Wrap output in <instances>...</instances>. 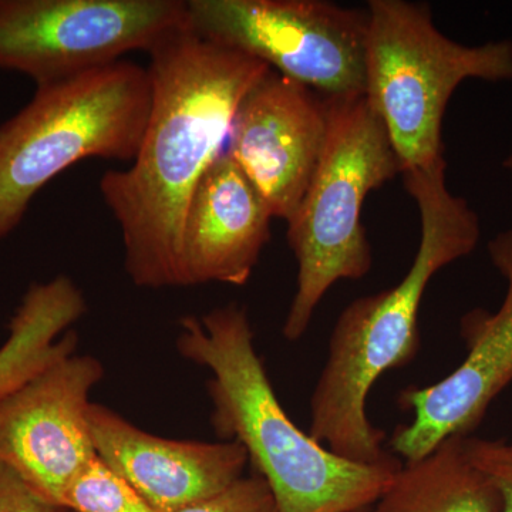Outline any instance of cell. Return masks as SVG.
Listing matches in <instances>:
<instances>
[{"mask_svg":"<svg viewBox=\"0 0 512 512\" xmlns=\"http://www.w3.org/2000/svg\"><path fill=\"white\" fill-rule=\"evenodd\" d=\"M446 168L444 163L402 174L420 212L413 264L399 285L343 309L312 393L309 434L356 463L376 464L393 456L384 450L383 431L367 417V397L383 373L409 365L419 353V311L433 276L470 255L480 241V218L448 190Z\"/></svg>","mask_w":512,"mask_h":512,"instance_id":"2","label":"cell"},{"mask_svg":"<svg viewBox=\"0 0 512 512\" xmlns=\"http://www.w3.org/2000/svg\"><path fill=\"white\" fill-rule=\"evenodd\" d=\"M148 55L151 104L140 148L131 167L101 175L99 188L119 225L133 284L183 288L181 245L192 194L224 153L239 104L271 69L190 26Z\"/></svg>","mask_w":512,"mask_h":512,"instance_id":"1","label":"cell"},{"mask_svg":"<svg viewBox=\"0 0 512 512\" xmlns=\"http://www.w3.org/2000/svg\"><path fill=\"white\" fill-rule=\"evenodd\" d=\"M89 424L97 457L156 512H175L221 493L249 463L237 441L164 439L101 404L90 406Z\"/></svg>","mask_w":512,"mask_h":512,"instance_id":"12","label":"cell"},{"mask_svg":"<svg viewBox=\"0 0 512 512\" xmlns=\"http://www.w3.org/2000/svg\"><path fill=\"white\" fill-rule=\"evenodd\" d=\"M467 437H448L429 456L403 463L372 512H500V490L471 460Z\"/></svg>","mask_w":512,"mask_h":512,"instance_id":"14","label":"cell"},{"mask_svg":"<svg viewBox=\"0 0 512 512\" xmlns=\"http://www.w3.org/2000/svg\"><path fill=\"white\" fill-rule=\"evenodd\" d=\"M77 309L64 293L36 285L23 296L0 348V397L6 396L53 365L73 355L79 338L69 330Z\"/></svg>","mask_w":512,"mask_h":512,"instance_id":"15","label":"cell"},{"mask_svg":"<svg viewBox=\"0 0 512 512\" xmlns=\"http://www.w3.org/2000/svg\"><path fill=\"white\" fill-rule=\"evenodd\" d=\"M150 104L147 69L130 60L36 87L33 99L0 124V241L67 168L93 157L133 161Z\"/></svg>","mask_w":512,"mask_h":512,"instance_id":"4","label":"cell"},{"mask_svg":"<svg viewBox=\"0 0 512 512\" xmlns=\"http://www.w3.org/2000/svg\"><path fill=\"white\" fill-rule=\"evenodd\" d=\"M175 512H279L274 494L258 474L239 480L205 500Z\"/></svg>","mask_w":512,"mask_h":512,"instance_id":"17","label":"cell"},{"mask_svg":"<svg viewBox=\"0 0 512 512\" xmlns=\"http://www.w3.org/2000/svg\"><path fill=\"white\" fill-rule=\"evenodd\" d=\"M63 507L72 512H156L99 457L74 478Z\"/></svg>","mask_w":512,"mask_h":512,"instance_id":"16","label":"cell"},{"mask_svg":"<svg viewBox=\"0 0 512 512\" xmlns=\"http://www.w3.org/2000/svg\"><path fill=\"white\" fill-rule=\"evenodd\" d=\"M178 352L211 372V423L245 448L279 512H359L373 507L403 466L396 456L363 464L333 453L296 426L255 350L254 330L237 303L180 322Z\"/></svg>","mask_w":512,"mask_h":512,"instance_id":"3","label":"cell"},{"mask_svg":"<svg viewBox=\"0 0 512 512\" xmlns=\"http://www.w3.org/2000/svg\"><path fill=\"white\" fill-rule=\"evenodd\" d=\"M188 26L328 99L365 96L369 13L322 0H190Z\"/></svg>","mask_w":512,"mask_h":512,"instance_id":"7","label":"cell"},{"mask_svg":"<svg viewBox=\"0 0 512 512\" xmlns=\"http://www.w3.org/2000/svg\"><path fill=\"white\" fill-rule=\"evenodd\" d=\"M365 96L402 174L446 163L443 120L464 80H512V40L464 46L434 25L426 3L370 0Z\"/></svg>","mask_w":512,"mask_h":512,"instance_id":"5","label":"cell"},{"mask_svg":"<svg viewBox=\"0 0 512 512\" xmlns=\"http://www.w3.org/2000/svg\"><path fill=\"white\" fill-rule=\"evenodd\" d=\"M402 174L382 119L366 96L330 99L325 153L298 210L288 242L298 279L284 322V338L296 342L311 325L323 296L342 279H362L372 268V248L362 224L370 191Z\"/></svg>","mask_w":512,"mask_h":512,"instance_id":"6","label":"cell"},{"mask_svg":"<svg viewBox=\"0 0 512 512\" xmlns=\"http://www.w3.org/2000/svg\"><path fill=\"white\" fill-rule=\"evenodd\" d=\"M503 167L505 168V170L512 171V154L505 158V160L503 161Z\"/></svg>","mask_w":512,"mask_h":512,"instance_id":"20","label":"cell"},{"mask_svg":"<svg viewBox=\"0 0 512 512\" xmlns=\"http://www.w3.org/2000/svg\"><path fill=\"white\" fill-rule=\"evenodd\" d=\"M487 251L507 281L503 305L494 313L476 309L464 315L468 355L451 375L400 393L399 406L412 412L413 420L396 427L390 448L404 463L429 456L448 437L470 436L512 382V228L491 239Z\"/></svg>","mask_w":512,"mask_h":512,"instance_id":"10","label":"cell"},{"mask_svg":"<svg viewBox=\"0 0 512 512\" xmlns=\"http://www.w3.org/2000/svg\"><path fill=\"white\" fill-rule=\"evenodd\" d=\"M69 512H72V511H69Z\"/></svg>","mask_w":512,"mask_h":512,"instance_id":"22","label":"cell"},{"mask_svg":"<svg viewBox=\"0 0 512 512\" xmlns=\"http://www.w3.org/2000/svg\"><path fill=\"white\" fill-rule=\"evenodd\" d=\"M0 512H69L50 503L15 471L0 466Z\"/></svg>","mask_w":512,"mask_h":512,"instance_id":"19","label":"cell"},{"mask_svg":"<svg viewBox=\"0 0 512 512\" xmlns=\"http://www.w3.org/2000/svg\"><path fill=\"white\" fill-rule=\"evenodd\" d=\"M468 454L481 470L485 471L501 494V511L512 512V450L501 440H484L468 436Z\"/></svg>","mask_w":512,"mask_h":512,"instance_id":"18","label":"cell"},{"mask_svg":"<svg viewBox=\"0 0 512 512\" xmlns=\"http://www.w3.org/2000/svg\"><path fill=\"white\" fill-rule=\"evenodd\" d=\"M185 26L180 0H0V69L46 86L150 53Z\"/></svg>","mask_w":512,"mask_h":512,"instance_id":"8","label":"cell"},{"mask_svg":"<svg viewBox=\"0 0 512 512\" xmlns=\"http://www.w3.org/2000/svg\"><path fill=\"white\" fill-rule=\"evenodd\" d=\"M272 218L254 185L224 151L195 188L185 214V286L247 284L271 238Z\"/></svg>","mask_w":512,"mask_h":512,"instance_id":"13","label":"cell"},{"mask_svg":"<svg viewBox=\"0 0 512 512\" xmlns=\"http://www.w3.org/2000/svg\"><path fill=\"white\" fill-rule=\"evenodd\" d=\"M103 376L100 360L73 353L0 397V466L59 507L74 478L97 457L90 393Z\"/></svg>","mask_w":512,"mask_h":512,"instance_id":"9","label":"cell"},{"mask_svg":"<svg viewBox=\"0 0 512 512\" xmlns=\"http://www.w3.org/2000/svg\"><path fill=\"white\" fill-rule=\"evenodd\" d=\"M330 128V99L269 70L239 104L225 153L259 192L272 217L298 210Z\"/></svg>","mask_w":512,"mask_h":512,"instance_id":"11","label":"cell"},{"mask_svg":"<svg viewBox=\"0 0 512 512\" xmlns=\"http://www.w3.org/2000/svg\"><path fill=\"white\" fill-rule=\"evenodd\" d=\"M511 450H512V446H511Z\"/></svg>","mask_w":512,"mask_h":512,"instance_id":"21","label":"cell"}]
</instances>
